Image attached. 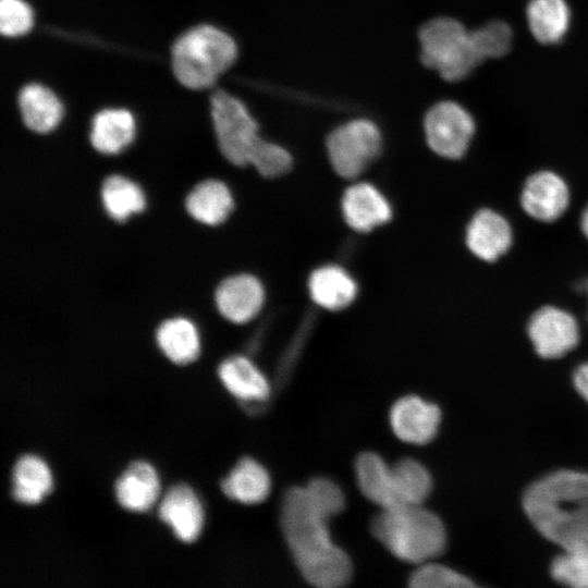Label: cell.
I'll use <instances>...</instances> for the list:
<instances>
[{"label":"cell","instance_id":"4fadbf2b","mask_svg":"<svg viewBox=\"0 0 588 588\" xmlns=\"http://www.w3.org/2000/svg\"><path fill=\"white\" fill-rule=\"evenodd\" d=\"M568 197L567 186L559 175L541 171L527 179L522 193V207L532 218L551 222L565 211Z\"/></svg>","mask_w":588,"mask_h":588},{"label":"cell","instance_id":"277c9868","mask_svg":"<svg viewBox=\"0 0 588 588\" xmlns=\"http://www.w3.org/2000/svg\"><path fill=\"white\" fill-rule=\"evenodd\" d=\"M236 52V45L226 33L211 25H199L175 41L172 69L184 86L207 88L233 64Z\"/></svg>","mask_w":588,"mask_h":588},{"label":"cell","instance_id":"52a82bcc","mask_svg":"<svg viewBox=\"0 0 588 588\" xmlns=\"http://www.w3.org/2000/svg\"><path fill=\"white\" fill-rule=\"evenodd\" d=\"M326 146L334 171L342 177L354 179L380 155L382 137L372 121L356 119L334 128Z\"/></svg>","mask_w":588,"mask_h":588},{"label":"cell","instance_id":"ac0fdd59","mask_svg":"<svg viewBox=\"0 0 588 588\" xmlns=\"http://www.w3.org/2000/svg\"><path fill=\"white\" fill-rule=\"evenodd\" d=\"M218 377L230 394L247 403L265 402L271 392L266 376L245 356L232 355L218 366Z\"/></svg>","mask_w":588,"mask_h":588},{"label":"cell","instance_id":"7c38bea8","mask_svg":"<svg viewBox=\"0 0 588 588\" xmlns=\"http://www.w3.org/2000/svg\"><path fill=\"white\" fill-rule=\"evenodd\" d=\"M157 515L185 543L194 542L204 526L203 505L192 487L183 482L168 488L158 504Z\"/></svg>","mask_w":588,"mask_h":588},{"label":"cell","instance_id":"4dcf8cb0","mask_svg":"<svg viewBox=\"0 0 588 588\" xmlns=\"http://www.w3.org/2000/svg\"><path fill=\"white\" fill-rule=\"evenodd\" d=\"M409 586L415 588H462L474 587V583L454 569L432 563L419 564L409 576Z\"/></svg>","mask_w":588,"mask_h":588},{"label":"cell","instance_id":"f546056e","mask_svg":"<svg viewBox=\"0 0 588 588\" xmlns=\"http://www.w3.org/2000/svg\"><path fill=\"white\" fill-rule=\"evenodd\" d=\"M292 163L287 150L264 138L258 140L248 158V166H253L265 177H277L287 173Z\"/></svg>","mask_w":588,"mask_h":588},{"label":"cell","instance_id":"5bb4252c","mask_svg":"<svg viewBox=\"0 0 588 588\" xmlns=\"http://www.w3.org/2000/svg\"><path fill=\"white\" fill-rule=\"evenodd\" d=\"M183 204L192 220L207 226L223 223L234 208L230 188L218 179H205L195 183L186 193Z\"/></svg>","mask_w":588,"mask_h":588},{"label":"cell","instance_id":"7a4b0ae2","mask_svg":"<svg viewBox=\"0 0 588 588\" xmlns=\"http://www.w3.org/2000/svg\"><path fill=\"white\" fill-rule=\"evenodd\" d=\"M523 506L544 538L564 551H588V474H549L529 486Z\"/></svg>","mask_w":588,"mask_h":588},{"label":"cell","instance_id":"836d02e7","mask_svg":"<svg viewBox=\"0 0 588 588\" xmlns=\"http://www.w3.org/2000/svg\"><path fill=\"white\" fill-rule=\"evenodd\" d=\"M33 25V12L22 0L0 1V30L14 37L27 33Z\"/></svg>","mask_w":588,"mask_h":588},{"label":"cell","instance_id":"8992f818","mask_svg":"<svg viewBox=\"0 0 588 588\" xmlns=\"http://www.w3.org/2000/svg\"><path fill=\"white\" fill-rule=\"evenodd\" d=\"M210 102L220 152L233 166H248L249 155L261 138L257 122L241 100L223 90H217Z\"/></svg>","mask_w":588,"mask_h":588},{"label":"cell","instance_id":"d590c367","mask_svg":"<svg viewBox=\"0 0 588 588\" xmlns=\"http://www.w3.org/2000/svg\"><path fill=\"white\" fill-rule=\"evenodd\" d=\"M580 228L585 236L588 238V206L581 213Z\"/></svg>","mask_w":588,"mask_h":588},{"label":"cell","instance_id":"e575fe53","mask_svg":"<svg viewBox=\"0 0 588 588\" xmlns=\"http://www.w3.org/2000/svg\"><path fill=\"white\" fill-rule=\"evenodd\" d=\"M574 384L579 394L588 401V362L581 364L575 370Z\"/></svg>","mask_w":588,"mask_h":588},{"label":"cell","instance_id":"d4e9b609","mask_svg":"<svg viewBox=\"0 0 588 588\" xmlns=\"http://www.w3.org/2000/svg\"><path fill=\"white\" fill-rule=\"evenodd\" d=\"M308 289L314 302L329 310L347 307L357 293L355 281L338 266H324L315 270L310 274Z\"/></svg>","mask_w":588,"mask_h":588},{"label":"cell","instance_id":"7402d4cb","mask_svg":"<svg viewBox=\"0 0 588 588\" xmlns=\"http://www.w3.org/2000/svg\"><path fill=\"white\" fill-rule=\"evenodd\" d=\"M99 199L105 213L117 223L146 209L147 199L140 185L132 179L112 173L99 186Z\"/></svg>","mask_w":588,"mask_h":588},{"label":"cell","instance_id":"2e32d148","mask_svg":"<svg viewBox=\"0 0 588 588\" xmlns=\"http://www.w3.org/2000/svg\"><path fill=\"white\" fill-rule=\"evenodd\" d=\"M342 212L346 223L360 232L370 231L388 222L392 213L385 197L368 183H357L345 191Z\"/></svg>","mask_w":588,"mask_h":588},{"label":"cell","instance_id":"ffe728a7","mask_svg":"<svg viewBox=\"0 0 588 588\" xmlns=\"http://www.w3.org/2000/svg\"><path fill=\"white\" fill-rule=\"evenodd\" d=\"M355 475L359 490L381 510L400 505L392 465L375 452L360 453L355 462Z\"/></svg>","mask_w":588,"mask_h":588},{"label":"cell","instance_id":"83f0119b","mask_svg":"<svg viewBox=\"0 0 588 588\" xmlns=\"http://www.w3.org/2000/svg\"><path fill=\"white\" fill-rule=\"evenodd\" d=\"M393 478L400 505H419L432 490L428 469L414 458H402L392 465Z\"/></svg>","mask_w":588,"mask_h":588},{"label":"cell","instance_id":"d6986e66","mask_svg":"<svg viewBox=\"0 0 588 588\" xmlns=\"http://www.w3.org/2000/svg\"><path fill=\"white\" fill-rule=\"evenodd\" d=\"M159 351L174 365L185 366L200 354V336L195 323L183 316H173L159 322L155 330Z\"/></svg>","mask_w":588,"mask_h":588},{"label":"cell","instance_id":"3957f363","mask_svg":"<svg viewBox=\"0 0 588 588\" xmlns=\"http://www.w3.org/2000/svg\"><path fill=\"white\" fill-rule=\"evenodd\" d=\"M370 530L391 554L408 563L432 561L446 543L443 523L422 504L383 509L372 518Z\"/></svg>","mask_w":588,"mask_h":588},{"label":"cell","instance_id":"9a60e30c","mask_svg":"<svg viewBox=\"0 0 588 588\" xmlns=\"http://www.w3.org/2000/svg\"><path fill=\"white\" fill-rule=\"evenodd\" d=\"M160 491L158 474L145 461H133L114 482V497L121 507L146 512L157 501Z\"/></svg>","mask_w":588,"mask_h":588},{"label":"cell","instance_id":"1f68e13d","mask_svg":"<svg viewBox=\"0 0 588 588\" xmlns=\"http://www.w3.org/2000/svg\"><path fill=\"white\" fill-rule=\"evenodd\" d=\"M552 577L574 588H588V551H564L551 564Z\"/></svg>","mask_w":588,"mask_h":588},{"label":"cell","instance_id":"9c48e42d","mask_svg":"<svg viewBox=\"0 0 588 588\" xmlns=\"http://www.w3.org/2000/svg\"><path fill=\"white\" fill-rule=\"evenodd\" d=\"M528 335L541 357L558 358L578 344L579 329L576 319L571 314L556 307L546 306L531 316Z\"/></svg>","mask_w":588,"mask_h":588},{"label":"cell","instance_id":"ba28073f","mask_svg":"<svg viewBox=\"0 0 588 588\" xmlns=\"http://www.w3.org/2000/svg\"><path fill=\"white\" fill-rule=\"evenodd\" d=\"M429 147L438 155L457 159L462 157L473 137L475 123L458 103L441 101L431 107L424 121Z\"/></svg>","mask_w":588,"mask_h":588},{"label":"cell","instance_id":"cb8c5ba5","mask_svg":"<svg viewBox=\"0 0 588 588\" xmlns=\"http://www.w3.org/2000/svg\"><path fill=\"white\" fill-rule=\"evenodd\" d=\"M11 497L14 501L33 505L39 503L52 489V475L48 465L37 455L22 454L11 471Z\"/></svg>","mask_w":588,"mask_h":588},{"label":"cell","instance_id":"e0dca14e","mask_svg":"<svg viewBox=\"0 0 588 588\" xmlns=\"http://www.w3.org/2000/svg\"><path fill=\"white\" fill-rule=\"evenodd\" d=\"M512 232L507 221L490 209L479 210L466 231L468 248L480 259L494 261L511 246Z\"/></svg>","mask_w":588,"mask_h":588},{"label":"cell","instance_id":"30bf717a","mask_svg":"<svg viewBox=\"0 0 588 588\" xmlns=\"http://www.w3.org/2000/svg\"><path fill=\"white\" fill-rule=\"evenodd\" d=\"M265 301L260 281L252 274L238 273L224 278L215 289L218 313L228 321L243 324L254 319Z\"/></svg>","mask_w":588,"mask_h":588},{"label":"cell","instance_id":"f1b7e54d","mask_svg":"<svg viewBox=\"0 0 588 588\" xmlns=\"http://www.w3.org/2000/svg\"><path fill=\"white\" fill-rule=\"evenodd\" d=\"M471 44L481 58H501L507 53L512 44V30L501 21H492L469 32Z\"/></svg>","mask_w":588,"mask_h":588},{"label":"cell","instance_id":"603a6c76","mask_svg":"<svg viewBox=\"0 0 588 588\" xmlns=\"http://www.w3.org/2000/svg\"><path fill=\"white\" fill-rule=\"evenodd\" d=\"M135 136V121L124 109H107L98 112L91 122L89 142L103 155H115L125 149Z\"/></svg>","mask_w":588,"mask_h":588},{"label":"cell","instance_id":"44dd1931","mask_svg":"<svg viewBox=\"0 0 588 588\" xmlns=\"http://www.w3.org/2000/svg\"><path fill=\"white\" fill-rule=\"evenodd\" d=\"M220 488L233 501L257 504L268 498L271 478L265 466L245 456L240 458L231 471L221 479Z\"/></svg>","mask_w":588,"mask_h":588},{"label":"cell","instance_id":"4316f807","mask_svg":"<svg viewBox=\"0 0 588 588\" xmlns=\"http://www.w3.org/2000/svg\"><path fill=\"white\" fill-rule=\"evenodd\" d=\"M527 20L538 41L553 44L564 36L569 12L564 0H531L527 7Z\"/></svg>","mask_w":588,"mask_h":588},{"label":"cell","instance_id":"5b68a950","mask_svg":"<svg viewBox=\"0 0 588 588\" xmlns=\"http://www.w3.org/2000/svg\"><path fill=\"white\" fill-rule=\"evenodd\" d=\"M421 62L449 82L463 79L482 61L469 32L456 20L438 17L419 30Z\"/></svg>","mask_w":588,"mask_h":588},{"label":"cell","instance_id":"8fae6325","mask_svg":"<svg viewBox=\"0 0 588 588\" xmlns=\"http://www.w3.org/2000/svg\"><path fill=\"white\" fill-rule=\"evenodd\" d=\"M389 419L393 433L401 441L422 445L436 437L441 411L417 395H406L392 405Z\"/></svg>","mask_w":588,"mask_h":588},{"label":"cell","instance_id":"484cf974","mask_svg":"<svg viewBox=\"0 0 588 588\" xmlns=\"http://www.w3.org/2000/svg\"><path fill=\"white\" fill-rule=\"evenodd\" d=\"M19 105L24 124L33 132L48 133L61 121L63 110L59 99L41 85L25 86L20 93Z\"/></svg>","mask_w":588,"mask_h":588},{"label":"cell","instance_id":"6da1fadb","mask_svg":"<svg viewBox=\"0 0 588 588\" xmlns=\"http://www.w3.org/2000/svg\"><path fill=\"white\" fill-rule=\"evenodd\" d=\"M329 519L305 487H292L284 493L280 510L283 537L304 579L320 588L345 586L353 574L350 556L332 541Z\"/></svg>","mask_w":588,"mask_h":588},{"label":"cell","instance_id":"8d00e7d4","mask_svg":"<svg viewBox=\"0 0 588 588\" xmlns=\"http://www.w3.org/2000/svg\"><path fill=\"white\" fill-rule=\"evenodd\" d=\"M579 291L586 293V295L588 296V279H586L585 281H583L580 284H579ZM587 317H588V311H587Z\"/></svg>","mask_w":588,"mask_h":588},{"label":"cell","instance_id":"d6a6232c","mask_svg":"<svg viewBox=\"0 0 588 588\" xmlns=\"http://www.w3.org/2000/svg\"><path fill=\"white\" fill-rule=\"evenodd\" d=\"M309 498L330 518L345 507V495L341 487L326 477H316L304 486Z\"/></svg>","mask_w":588,"mask_h":588}]
</instances>
